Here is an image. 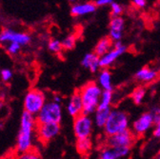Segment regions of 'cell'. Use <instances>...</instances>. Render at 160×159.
Listing matches in <instances>:
<instances>
[{
	"mask_svg": "<svg viewBox=\"0 0 160 159\" xmlns=\"http://www.w3.org/2000/svg\"><path fill=\"white\" fill-rule=\"evenodd\" d=\"M19 159H41V157H40L37 152L31 150L29 152H26L24 153L20 154Z\"/></svg>",
	"mask_w": 160,
	"mask_h": 159,
	"instance_id": "f546056e",
	"label": "cell"
},
{
	"mask_svg": "<svg viewBox=\"0 0 160 159\" xmlns=\"http://www.w3.org/2000/svg\"><path fill=\"white\" fill-rule=\"evenodd\" d=\"M97 84L102 91H112L113 86L112 81V72L109 71V69H102L98 72Z\"/></svg>",
	"mask_w": 160,
	"mask_h": 159,
	"instance_id": "2e32d148",
	"label": "cell"
},
{
	"mask_svg": "<svg viewBox=\"0 0 160 159\" xmlns=\"http://www.w3.org/2000/svg\"><path fill=\"white\" fill-rule=\"evenodd\" d=\"M22 46L18 43H8L6 46V51L9 54L11 55H16L19 53V52L21 51Z\"/></svg>",
	"mask_w": 160,
	"mask_h": 159,
	"instance_id": "484cf974",
	"label": "cell"
},
{
	"mask_svg": "<svg viewBox=\"0 0 160 159\" xmlns=\"http://www.w3.org/2000/svg\"><path fill=\"white\" fill-rule=\"evenodd\" d=\"M45 93L38 89H31L24 97V112L36 116L46 103Z\"/></svg>",
	"mask_w": 160,
	"mask_h": 159,
	"instance_id": "5b68a950",
	"label": "cell"
},
{
	"mask_svg": "<svg viewBox=\"0 0 160 159\" xmlns=\"http://www.w3.org/2000/svg\"><path fill=\"white\" fill-rule=\"evenodd\" d=\"M69 1H70L71 3L74 4V3H78V2H80V1H81V0H69Z\"/></svg>",
	"mask_w": 160,
	"mask_h": 159,
	"instance_id": "d590c367",
	"label": "cell"
},
{
	"mask_svg": "<svg viewBox=\"0 0 160 159\" xmlns=\"http://www.w3.org/2000/svg\"><path fill=\"white\" fill-rule=\"evenodd\" d=\"M36 126V116L27 112H23L20 119V129L16 140V151L20 154L32 150L33 135Z\"/></svg>",
	"mask_w": 160,
	"mask_h": 159,
	"instance_id": "6da1fadb",
	"label": "cell"
},
{
	"mask_svg": "<svg viewBox=\"0 0 160 159\" xmlns=\"http://www.w3.org/2000/svg\"><path fill=\"white\" fill-rule=\"evenodd\" d=\"M113 47V41L108 36L102 37L101 39H99V41L94 47V53H96L99 57L103 56L106 54Z\"/></svg>",
	"mask_w": 160,
	"mask_h": 159,
	"instance_id": "d6986e66",
	"label": "cell"
},
{
	"mask_svg": "<svg viewBox=\"0 0 160 159\" xmlns=\"http://www.w3.org/2000/svg\"><path fill=\"white\" fill-rule=\"evenodd\" d=\"M60 124L59 123H37L35 133L42 143H47L54 139L60 132Z\"/></svg>",
	"mask_w": 160,
	"mask_h": 159,
	"instance_id": "9c48e42d",
	"label": "cell"
},
{
	"mask_svg": "<svg viewBox=\"0 0 160 159\" xmlns=\"http://www.w3.org/2000/svg\"><path fill=\"white\" fill-rule=\"evenodd\" d=\"M159 153H160V150H159Z\"/></svg>",
	"mask_w": 160,
	"mask_h": 159,
	"instance_id": "f35d334b",
	"label": "cell"
},
{
	"mask_svg": "<svg viewBox=\"0 0 160 159\" xmlns=\"http://www.w3.org/2000/svg\"><path fill=\"white\" fill-rule=\"evenodd\" d=\"M146 96V90L142 87L136 88L132 93V100L136 105H141Z\"/></svg>",
	"mask_w": 160,
	"mask_h": 159,
	"instance_id": "7402d4cb",
	"label": "cell"
},
{
	"mask_svg": "<svg viewBox=\"0 0 160 159\" xmlns=\"http://www.w3.org/2000/svg\"><path fill=\"white\" fill-rule=\"evenodd\" d=\"M153 125H154V123H153L151 113L149 112H144L133 122L132 132H133V134L135 136L136 135L140 136V135L145 134L148 131H150Z\"/></svg>",
	"mask_w": 160,
	"mask_h": 159,
	"instance_id": "8fae6325",
	"label": "cell"
},
{
	"mask_svg": "<svg viewBox=\"0 0 160 159\" xmlns=\"http://www.w3.org/2000/svg\"><path fill=\"white\" fill-rule=\"evenodd\" d=\"M157 159H160V153H159V155H158V157H157Z\"/></svg>",
	"mask_w": 160,
	"mask_h": 159,
	"instance_id": "74e56055",
	"label": "cell"
},
{
	"mask_svg": "<svg viewBox=\"0 0 160 159\" xmlns=\"http://www.w3.org/2000/svg\"><path fill=\"white\" fill-rule=\"evenodd\" d=\"M132 2L135 7L139 9H143L147 5V0H132Z\"/></svg>",
	"mask_w": 160,
	"mask_h": 159,
	"instance_id": "d6a6232c",
	"label": "cell"
},
{
	"mask_svg": "<svg viewBox=\"0 0 160 159\" xmlns=\"http://www.w3.org/2000/svg\"><path fill=\"white\" fill-rule=\"evenodd\" d=\"M152 135L154 138L160 139V122L155 124V127L152 131Z\"/></svg>",
	"mask_w": 160,
	"mask_h": 159,
	"instance_id": "836d02e7",
	"label": "cell"
},
{
	"mask_svg": "<svg viewBox=\"0 0 160 159\" xmlns=\"http://www.w3.org/2000/svg\"><path fill=\"white\" fill-rule=\"evenodd\" d=\"M48 50L54 54H59L61 53L63 51V47H62V43L59 39L56 38H52L48 42Z\"/></svg>",
	"mask_w": 160,
	"mask_h": 159,
	"instance_id": "cb8c5ba5",
	"label": "cell"
},
{
	"mask_svg": "<svg viewBox=\"0 0 160 159\" xmlns=\"http://www.w3.org/2000/svg\"><path fill=\"white\" fill-rule=\"evenodd\" d=\"M2 106H3V103H2V102H0V109L2 108Z\"/></svg>",
	"mask_w": 160,
	"mask_h": 159,
	"instance_id": "8d00e7d4",
	"label": "cell"
},
{
	"mask_svg": "<svg viewBox=\"0 0 160 159\" xmlns=\"http://www.w3.org/2000/svg\"><path fill=\"white\" fill-rule=\"evenodd\" d=\"M81 65L91 72H97L100 68V57L94 52H87L82 58Z\"/></svg>",
	"mask_w": 160,
	"mask_h": 159,
	"instance_id": "9a60e30c",
	"label": "cell"
},
{
	"mask_svg": "<svg viewBox=\"0 0 160 159\" xmlns=\"http://www.w3.org/2000/svg\"><path fill=\"white\" fill-rule=\"evenodd\" d=\"M125 28V20L122 16H112L109 24V37L113 42L122 40Z\"/></svg>",
	"mask_w": 160,
	"mask_h": 159,
	"instance_id": "7c38bea8",
	"label": "cell"
},
{
	"mask_svg": "<svg viewBox=\"0 0 160 159\" xmlns=\"http://www.w3.org/2000/svg\"><path fill=\"white\" fill-rule=\"evenodd\" d=\"M113 2V0H95L94 3L96 7H105V6H111V4Z\"/></svg>",
	"mask_w": 160,
	"mask_h": 159,
	"instance_id": "1f68e13d",
	"label": "cell"
},
{
	"mask_svg": "<svg viewBox=\"0 0 160 159\" xmlns=\"http://www.w3.org/2000/svg\"><path fill=\"white\" fill-rule=\"evenodd\" d=\"M93 120L90 115L79 114L73 118V132L77 139L90 137L93 130Z\"/></svg>",
	"mask_w": 160,
	"mask_h": 159,
	"instance_id": "8992f818",
	"label": "cell"
},
{
	"mask_svg": "<svg viewBox=\"0 0 160 159\" xmlns=\"http://www.w3.org/2000/svg\"><path fill=\"white\" fill-rule=\"evenodd\" d=\"M112 112V108H106V109H99L97 108L96 111L94 112V117H93V123L94 125L99 128V129H103L108 118L109 115Z\"/></svg>",
	"mask_w": 160,
	"mask_h": 159,
	"instance_id": "ac0fdd59",
	"label": "cell"
},
{
	"mask_svg": "<svg viewBox=\"0 0 160 159\" xmlns=\"http://www.w3.org/2000/svg\"><path fill=\"white\" fill-rule=\"evenodd\" d=\"M135 135L131 130H126L124 132H121L119 133L113 134L112 136H108L107 138V146L108 148L114 149L119 147H130L134 142Z\"/></svg>",
	"mask_w": 160,
	"mask_h": 159,
	"instance_id": "30bf717a",
	"label": "cell"
},
{
	"mask_svg": "<svg viewBox=\"0 0 160 159\" xmlns=\"http://www.w3.org/2000/svg\"><path fill=\"white\" fill-rule=\"evenodd\" d=\"M129 125V115L121 110L114 109L112 110L103 130L107 136H112L128 130Z\"/></svg>",
	"mask_w": 160,
	"mask_h": 159,
	"instance_id": "3957f363",
	"label": "cell"
},
{
	"mask_svg": "<svg viewBox=\"0 0 160 159\" xmlns=\"http://www.w3.org/2000/svg\"><path fill=\"white\" fill-rule=\"evenodd\" d=\"M157 76H158V72L153 69H150L149 67L141 68L134 74V77L137 79V80L140 82H143V83L152 82L154 79H156Z\"/></svg>",
	"mask_w": 160,
	"mask_h": 159,
	"instance_id": "e0dca14e",
	"label": "cell"
},
{
	"mask_svg": "<svg viewBox=\"0 0 160 159\" xmlns=\"http://www.w3.org/2000/svg\"><path fill=\"white\" fill-rule=\"evenodd\" d=\"M128 51V47L122 44L121 41L113 42V47L103 56L100 57V68H110L117 59Z\"/></svg>",
	"mask_w": 160,
	"mask_h": 159,
	"instance_id": "ba28073f",
	"label": "cell"
},
{
	"mask_svg": "<svg viewBox=\"0 0 160 159\" xmlns=\"http://www.w3.org/2000/svg\"><path fill=\"white\" fill-rule=\"evenodd\" d=\"M62 120V106L53 102L47 101L41 111L36 115L37 123H59Z\"/></svg>",
	"mask_w": 160,
	"mask_h": 159,
	"instance_id": "277c9868",
	"label": "cell"
},
{
	"mask_svg": "<svg viewBox=\"0 0 160 159\" xmlns=\"http://www.w3.org/2000/svg\"><path fill=\"white\" fill-rule=\"evenodd\" d=\"M98 159H116L112 149L111 148H106L104 149L99 154Z\"/></svg>",
	"mask_w": 160,
	"mask_h": 159,
	"instance_id": "83f0119b",
	"label": "cell"
},
{
	"mask_svg": "<svg viewBox=\"0 0 160 159\" xmlns=\"http://www.w3.org/2000/svg\"><path fill=\"white\" fill-rule=\"evenodd\" d=\"M52 101L55 102V103H58V104H61L62 98H61V96H59V95H53L52 96Z\"/></svg>",
	"mask_w": 160,
	"mask_h": 159,
	"instance_id": "e575fe53",
	"label": "cell"
},
{
	"mask_svg": "<svg viewBox=\"0 0 160 159\" xmlns=\"http://www.w3.org/2000/svg\"><path fill=\"white\" fill-rule=\"evenodd\" d=\"M96 9L97 7L94 2H78L72 5L70 12L74 17H81L93 13Z\"/></svg>",
	"mask_w": 160,
	"mask_h": 159,
	"instance_id": "4fadbf2b",
	"label": "cell"
},
{
	"mask_svg": "<svg viewBox=\"0 0 160 159\" xmlns=\"http://www.w3.org/2000/svg\"><path fill=\"white\" fill-rule=\"evenodd\" d=\"M66 109H67V112L73 118L78 116L79 114H82L83 103H82L81 95H80L79 92H75L70 96Z\"/></svg>",
	"mask_w": 160,
	"mask_h": 159,
	"instance_id": "5bb4252c",
	"label": "cell"
},
{
	"mask_svg": "<svg viewBox=\"0 0 160 159\" xmlns=\"http://www.w3.org/2000/svg\"><path fill=\"white\" fill-rule=\"evenodd\" d=\"M12 76H13V73H12V70H10L8 68L2 69L0 71V77H1V80L3 82H9L12 78Z\"/></svg>",
	"mask_w": 160,
	"mask_h": 159,
	"instance_id": "f1b7e54d",
	"label": "cell"
},
{
	"mask_svg": "<svg viewBox=\"0 0 160 159\" xmlns=\"http://www.w3.org/2000/svg\"><path fill=\"white\" fill-rule=\"evenodd\" d=\"M32 41V36L25 32H16L12 29H3L0 32V43H18L21 46H27Z\"/></svg>",
	"mask_w": 160,
	"mask_h": 159,
	"instance_id": "52a82bcc",
	"label": "cell"
},
{
	"mask_svg": "<svg viewBox=\"0 0 160 159\" xmlns=\"http://www.w3.org/2000/svg\"><path fill=\"white\" fill-rule=\"evenodd\" d=\"M63 50L65 51H71L72 50L75 45H76V35L73 33H70L67 36L63 38V40L61 41Z\"/></svg>",
	"mask_w": 160,
	"mask_h": 159,
	"instance_id": "603a6c76",
	"label": "cell"
},
{
	"mask_svg": "<svg viewBox=\"0 0 160 159\" xmlns=\"http://www.w3.org/2000/svg\"><path fill=\"white\" fill-rule=\"evenodd\" d=\"M112 151H113V153H114L116 159H119V158L126 157L130 153L131 148L130 147H119V148L112 149Z\"/></svg>",
	"mask_w": 160,
	"mask_h": 159,
	"instance_id": "d4e9b609",
	"label": "cell"
},
{
	"mask_svg": "<svg viewBox=\"0 0 160 159\" xmlns=\"http://www.w3.org/2000/svg\"><path fill=\"white\" fill-rule=\"evenodd\" d=\"M152 117V120L154 125L160 122V106H154L151 109V111L149 112Z\"/></svg>",
	"mask_w": 160,
	"mask_h": 159,
	"instance_id": "4dcf8cb0",
	"label": "cell"
},
{
	"mask_svg": "<svg viewBox=\"0 0 160 159\" xmlns=\"http://www.w3.org/2000/svg\"><path fill=\"white\" fill-rule=\"evenodd\" d=\"M112 92L110 91H102V94L101 97H100L99 105L97 108L99 109L110 108L112 105Z\"/></svg>",
	"mask_w": 160,
	"mask_h": 159,
	"instance_id": "44dd1931",
	"label": "cell"
},
{
	"mask_svg": "<svg viewBox=\"0 0 160 159\" xmlns=\"http://www.w3.org/2000/svg\"><path fill=\"white\" fill-rule=\"evenodd\" d=\"M110 7H111V12H112V16H121V14L123 13L124 9H123L122 5H120L117 2L113 1Z\"/></svg>",
	"mask_w": 160,
	"mask_h": 159,
	"instance_id": "4316f807",
	"label": "cell"
},
{
	"mask_svg": "<svg viewBox=\"0 0 160 159\" xmlns=\"http://www.w3.org/2000/svg\"><path fill=\"white\" fill-rule=\"evenodd\" d=\"M81 95L82 103H83V114L91 115L96 111L100 97L102 94V90L94 81H90L84 85L79 91Z\"/></svg>",
	"mask_w": 160,
	"mask_h": 159,
	"instance_id": "7a4b0ae2",
	"label": "cell"
},
{
	"mask_svg": "<svg viewBox=\"0 0 160 159\" xmlns=\"http://www.w3.org/2000/svg\"><path fill=\"white\" fill-rule=\"evenodd\" d=\"M76 150L79 153L81 154H85L87 152H89L92 150V141L90 137H86V138H79L76 140Z\"/></svg>",
	"mask_w": 160,
	"mask_h": 159,
	"instance_id": "ffe728a7",
	"label": "cell"
}]
</instances>
